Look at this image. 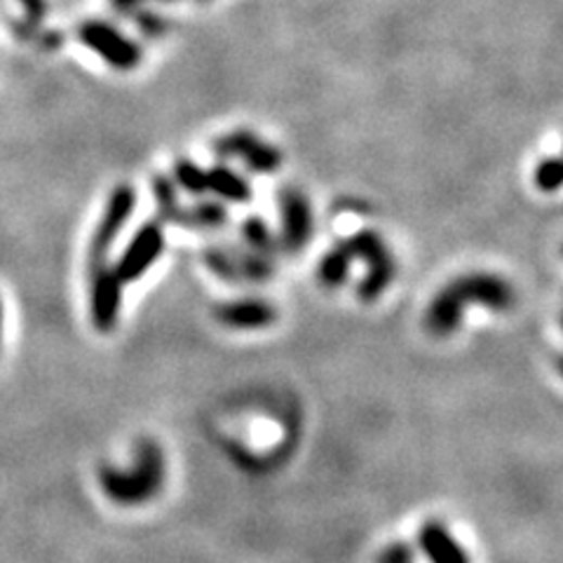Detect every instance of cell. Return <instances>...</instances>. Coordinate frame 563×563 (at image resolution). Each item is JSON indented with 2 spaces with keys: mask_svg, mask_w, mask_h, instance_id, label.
Masks as SVG:
<instances>
[{
  "mask_svg": "<svg viewBox=\"0 0 563 563\" xmlns=\"http://www.w3.org/2000/svg\"><path fill=\"white\" fill-rule=\"evenodd\" d=\"M482 306L490 312H508L516 306V289L496 272H468L442 286L425 310L427 334L444 338L463 324V310Z\"/></svg>",
  "mask_w": 563,
  "mask_h": 563,
  "instance_id": "6da1fadb",
  "label": "cell"
},
{
  "mask_svg": "<svg viewBox=\"0 0 563 563\" xmlns=\"http://www.w3.org/2000/svg\"><path fill=\"white\" fill-rule=\"evenodd\" d=\"M167 482V460L155 439H139L135 460L127 468L104 465L99 470V486L118 508H141L163 494Z\"/></svg>",
  "mask_w": 563,
  "mask_h": 563,
  "instance_id": "7a4b0ae2",
  "label": "cell"
},
{
  "mask_svg": "<svg viewBox=\"0 0 563 563\" xmlns=\"http://www.w3.org/2000/svg\"><path fill=\"white\" fill-rule=\"evenodd\" d=\"M343 244L353 258L367 264V276L357 286V296L364 303L379 300L397 278V261L393 252L387 249L385 240L375 230H359V233L343 240Z\"/></svg>",
  "mask_w": 563,
  "mask_h": 563,
  "instance_id": "3957f363",
  "label": "cell"
},
{
  "mask_svg": "<svg viewBox=\"0 0 563 563\" xmlns=\"http://www.w3.org/2000/svg\"><path fill=\"white\" fill-rule=\"evenodd\" d=\"M214 153L221 161L244 163L254 175H276L284 163L282 151L254 135L252 129H235V132L223 135L214 143Z\"/></svg>",
  "mask_w": 563,
  "mask_h": 563,
  "instance_id": "277c9868",
  "label": "cell"
},
{
  "mask_svg": "<svg viewBox=\"0 0 563 563\" xmlns=\"http://www.w3.org/2000/svg\"><path fill=\"white\" fill-rule=\"evenodd\" d=\"M135 207H137L135 188L129 183L115 185L108 195L104 214H101V219L97 223V230L92 233V240H90V266L106 264V256L113 247V242L118 240L127 221L132 219Z\"/></svg>",
  "mask_w": 563,
  "mask_h": 563,
  "instance_id": "5b68a950",
  "label": "cell"
},
{
  "mask_svg": "<svg viewBox=\"0 0 563 563\" xmlns=\"http://www.w3.org/2000/svg\"><path fill=\"white\" fill-rule=\"evenodd\" d=\"M78 40L118 71H132L141 64V48L137 42L106 22L92 20L80 24Z\"/></svg>",
  "mask_w": 563,
  "mask_h": 563,
  "instance_id": "8992f818",
  "label": "cell"
},
{
  "mask_svg": "<svg viewBox=\"0 0 563 563\" xmlns=\"http://www.w3.org/2000/svg\"><path fill=\"white\" fill-rule=\"evenodd\" d=\"M280 207V249L286 254H300L312 240L315 219L308 195L296 185H289L278 197Z\"/></svg>",
  "mask_w": 563,
  "mask_h": 563,
  "instance_id": "52a82bcc",
  "label": "cell"
},
{
  "mask_svg": "<svg viewBox=\"0 0 563 563\" xmlns=\"http://www.w3.org/2000/svg\"><path fill=\"white\" fill-rule=\"evenodd\" d=\"M165 252V230L157 221H146L129 240L125 252L120 254L118 264L113 266V272L123 284L137 282L139 278L157 264V258Z\"/></svg>",
  "mask_w": 563,
  "mask_h": 563,
  "instance_id": "ba28073f",
  "label": "cell"
},
{
  "mask_svg": "<svg viewBox=\"0 0 563 563\" xmlns=\"http://www.w3.org/2000/svg\"><path fill=\"white\" fill-rule=\"evenodd\" d=\"M123 310V282L108 264L90 266V320L101 334L118 327Z\"/></svg>",
  "mask_w": 563,
  "mask_h": 563,
  "instance_id": "9c48e42d",
  "label": "cell"
},
{
  "mask_svg": "<svg viewBox=\"0 0 563 563\" xmlns=\"http://www.w3.org/2000/svg\"><path fill=\"white\" fill-rule=\"evenodd\" d=\"M418 547H421L427 563H472L468 547L463 545L453 528L442 519H427L418 533Z\"/></svg>",
  "mask_w": 563,
  "mask_h": 563,
  "instance_id": "30bf717a",
  "label": "cell"
},
{
  "mask_svg": "<svg viewBox=\"0 0 563 563\" xmlns=\"http://www.w3.org/2000/svg\"><path fill=\"white\" fill-rule=\"evenodd\" d=\"M216 320L228 329L238 331H256V329H268L278 322V310L272 303L264 298H238L221 303L216 308Z\"/></svg>",
  "mask_w": 563,
  "mask_h": 563,
  "instance_id": "8fae6325",
  "label": "cell"
},
{
  "mask_svg": "<svg viewBox=\"0 0 563 563\" xmlns=\"http://www.w3.org/2000/svg\"><path fill=\"white\" fill-rule=\"evenodd\" d=\"M207 188L209 193H214L223 202H233V205H244V202H249L254 195L249 179H244L235 169H230L223 163L207 169Z\"/></svg>",
  "mask_w": 563,
  "mask_h": 563,
  "instance_id": "7c38bea8",
  "label": "cell"
},
{
  "mask_svg": "<svg viewBox=\"0 0 563 563\" xmlns=\"http://www.w3.org/2000/svg\"><path fill=\"white\" fill-rule=\"evenodd\" d=\"M355 258L350 256L348 247L343 242H338L336 247H331L324 256L320 266H317V280L327 289H338L350 278Z\"/></svg>",
  "mask_w": 563,
  "mask_h": 563,
  "instance_id": "4fadbf2b",
  "label": "cell"
},
{
  "mask_svg": "<svg viewBox=\"0 0 563 563\" xmlns=\"http://www.w3.org/2000/svg\"><path fill=\"white\" fill-rule=\"evenodd\" d=\"M230 214L221 200L197 202V205L183 209L179 228L188 230H219L228 223Z\"/></svg>",
  "mask_w": 563,
  "mask_h": 563,
  "instance_id": "5bb4252c",
  "label": "cell"
},
{
  "mask_svg": "<svg viewBox=\"0 0 563 563\" xmlns=\"http://www.w3.org/2000/svg\"><path fill=\"white\" fill-rule=\"evenodd\" d=\"M240 240L242 247H247L256 254H264L268 258H276L280 252V242L272 233L270 226L261 219V216H249L240 223Z\"/></svg>",
  "mask_w": 563,
  "mask_h": 563,
  "instance_id": "9a60e30c",
  "label": "cell"
},
{
  "mask_svg": "<svg viewBox=\"0 0 563 563\" xmlns=\"http://www.w3.org/2000/svg\"><path fill=\"white\" fill-rule=\"evenodd\" d=\"M153 195H155V202H157V212H161V219L165 223H175L179 226L181 216H183V205L179 200V193L175 183H171L167 177L157 175L153 177Z\"/></svg>",
  "mask_w": 563,
  "mask_h": 563,
  "instance_id": "2e32d148",
  "label": "cell"
},
{
  "mask_svg": "<svg viewBox=\"0 0 563 563\" xmlns=\"http://www.w3.org/2000/svg\"><path fill=\"white\" fill-rule=\"evenodd\" d=\"M202 261H205L209 272H214V276L219 280H223L228 284H242L233 247H230V249L209 247L205 254H202Z\"/></svg>",
  "mask_w": 563,
  "mask_h": 563,
  "instance_id": "e0dca14e",
  "label": "cell"
},
{
  "mask_svg": "<svg viewBox=\"0 0 563 563\" xmlns=\"http://www.w3.org/2000/svg\"><path fill=\"white\" fill-rule=\"evenodd\" d=\"M175 179L177 183L183 188L188 195H207V169L200 167L197 163L188 161V157H181L175 165Z\"/></svg>",
  "mask_w": 563,
  "mask_h": 563,
  "instance_id": "ac0fdd59",
  "label": "cell"
},
{
  "mask_svg": "<svg viewBox=\"0 0 563 563\" xmlns=\"http://www.w3.org/2000/svg\"><path fill=\"white\" fill-rule=\"evenodd\" d=\"M538 191L542 193H556L563 188V157H547L538 167L536 175H533Z\"/></svg>",
  "mask_w": 563,
  "mask_h": 563,
  "instance_id": "d6986e66",
  "label": "cell"
},
{
  "mask_svg": "<svg viewBox=\"0 0 563 563\" xmlns=\"http://www.w3.org/2000/svg\"><path fill=\"white\" fill-rule=\"evenodd\" d=\"M375 563H415V550L409 542H389L375 556Z\"/></svg>",
  "mask_w": 563,
  "mask_h": 563,
  "instance_id": "ffe728a7",
  "label": "cell"
},
{
  "mask_svg": "<svg viewBox=\"0 0 563 563\" xmlns=\"http://www.w3.org/2000/svg\"><path fill=\"white\" fill-rule=\"evenodd\" d=\"M22 8H24V17H26V26L28 28H38L46 20V12H48V3L46 0H20Z\"/></svg>",
  "mask_w": 563,
  "mask_h": 563,
  "instance_id": "44dd1931",
  "label": "cell"
},
{
  "mask_svg": "<svg viewBox=\"0 0 563 563\" xmlns=\"http://www.w3.org/2000/svg\"><path fill=\"white\" fill-rule=\"evenodd\" d=\"M137 24L141 31L151 38L165 34V28H167V22L163 17H157V14H153V12H137Z\"/></svg>",
  "mask_w": 563,
  "mask_h": 563,
  "instance_id": "7402d4cb",
  "label": "cell"
},
{
  "mask_svg": "<svg viewBox=\"0 0 563 563\" xmlns=\"http://www.w3.org/2000/svg\"><path fill=\"white\" fill-rule=\"evenodd\" d=\"M143 3H177V0H111V5L120 12H135Z\"/></svg>",
  "mask_w": 563,
  "mask_h": 563,
  "instance_id": "603a6c76",
  "label": "cell"
},
{
  "mask_svg": "<svg viewBox=\"0 0 563 563\" xmlns=\"http://www.w3.org/2000/svg\"><path fill=\"white\" fill-rule=\"evenodd\" d=\"M3 300H0V348H3V324H5V320H3Z\"/></svg>",
  "mask_w": 563,
  "mask_h": 563,
  "instance_id": "cb8c5ba5",
  "label": "cell"
},
{
  "mask_svg": "<svg viewBox=\"0 0 563 563\" xmlns=\"http://www.w3.org/2000/svg\"><path fill=\"white\" fill-rule=\"evenodd\" d=\"M556 369H559V373H561V379H563V355L556 359Z\"/></svg>",
  "mask_w": 563,
  "mask_h": 563,
  "instance_id": "d4e9b609",
  "label": "cell"
},
{
  "mask_svg": "<svg viewBox=\"0 0 563 563\" xmlns=\"http://www.w3.org/2000/svg\"><path fill=\"white\" fill-rule=\"evenodd\" d=\"M561 329H563V312H561Z\"/></svg>",
  "mask_w": 563,
  "mask_h": 563,
  "instance_id": "484cf974",
  "label": "cell"
},
{
  "mask_svg": "<svg viewBox=\"0 0 563 563\" xmlns=\"http://www.w3.org/2000/svg\"><path fill=\"white\" fill-rule=\"evenodd\" d=\"M561 252H563V249H561Z\"/></svg>",
  "mask_w": 563,
  "mask_h": 563,
  "instance_id": "4316f807",
  "label": "cell"
}]
</instances>
